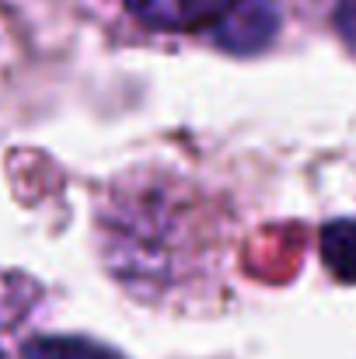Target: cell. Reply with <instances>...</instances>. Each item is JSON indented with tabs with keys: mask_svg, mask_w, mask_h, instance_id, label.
<instances>
[{
	"mask_svg": "<svg viewBox=\"0 0 356 359\" xmlns=\"http://www.w3.org/2000/svg\"><path fill=\"white\" fill-rule=\"evenodd\" d=\"M231 0H126V11L154 32L213 28Z\"/></svg>",
	"mask_w": 356,
	"mask_h": 359,
	"instance_id": "cell-2",
	"label": "cell"
},
{
	"mask_svg": "<svg viewBox=\"0 0 356 359\" xmlns=\"http://www.w3.org/2000/svg\"><path fill=\"white\" fill-rule=\"evenodd\" d=\"M322 262L339 283H356V220H336L322 231Z\"/></svg>",
	"mask_w": 356,
	"mask_h": 359,
	"instance_id": "cell-3",
	"label": "cell"
},
{
	"mask_svg": "<svg viewBox=\"0 0 356 359\" xmlns=\"http://www.w3.org/2000/svg\"><path fill=\"white\" fill-rule=\"evenodd\" d=\"M336 28L343 32L346 42L356 46V0H339L336 4Z\"/></svg>",
	"mask_w": 356,
	"mask_h": 359,
	"instance_id": "cell-5",
	"label": "cell"
},
{
	"mask_svg": "<svg viewBox=\"0 0 356 359\" xmlns=\"http://www.w3.org/2000/svg\"><path fill=\"white\" fill-rule=\"evenodd\" d=\"M25 359H122L119 353L88 342V339H67V335H46L32 339L25 346Z\"/></svg>",
	"mask_w": 356,
	"mask_h": 359,
	"instance_id": "cell-4",
	"label": "cell"
},
{
	"mask_svg": "<svg viewBox=\"0 0 356 359\" xmlns=\"http://www.w3.org/2000/svg\"><path fill=\"white\" fill-rule=\"evenodd\" d=\"M279 32V4L276 0H231L228 11L210 28L213 42L235 56L262 53Z\"/></svg>",
	"mask_w": 356,
	"mask_h": 359,
	"instance_id": "cell-1",
	"label": "cell"
}]
</instances>
